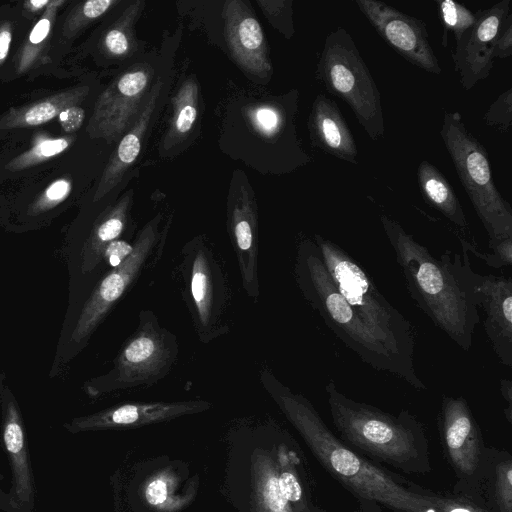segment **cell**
Masks as SVG:
<instances>
[{
    "instance_id": "20",
    "label": "cell",
    "mask_w": 512,
    "mask_h": 512,
    "mask_svg": "<svg viewBox=\"0 0 512 512\" xmlns=\"http://www.w3.org/2000/svg\"><path fill=\"white\" fill-rule=\"evenodd\" d=\"M489 512H512V458L506 451L489 448L485 463L470 485L455 489Z\"/></svg>"
},
{
    "instance_id": "15",
    "label": "cell",
    "mask_w": 512,
    "mask_h": 512,
    "mask_svg": "<svg viewBox=\"0 0 512 512\" xmlns=\"http://www.w3.org/2000/svg\"><path fill=\"white\" fill-rule=\"evenodd\" d=\"M210 408L211 403L205 400L122 403L92 414L75 417L64 423L63 427L72 434L133 428L200 413Z\"/></svg>"
},
{
    "instance_id": "25",
    "label": "cell",
    "mask_w": 512,
    "mask_h": 512,
    "mask_svg": "<svg viewBox=\"0 0 512 512\" xmlns=\"http://www.w3.org/2000/svg\"><path fill=\"white\" fill-rule=\"evenodd\" d=\"M173 117L165 138V144L171 146L181 141L192 130L198 116V85L189 78L183 82L173 97Z\"/></svg>"
},
{
    "instance_id": "10",
    "label": "cell",
    "mask_w": 512,
    "mask_h": 512,
    "mask_svg": "<svg viewBox=\"0 0 512 512\" xmlns=\"http://www.w3.org/2000/svg\"><path fill=\"white\" fill-rule=\"evenodd\" d=\"M317 76L330 94L350 107L371 140L384 137L379 89L352 36L343 27L326 36Z\"/></svg>"
},
{
    "instance_id": "43",
    "label": "cell",
    "mask_w": 512,
    "mask_h": 512,
    "mask_svg": "<svg viewBox=\"0 0 512 512\" xmlns=\"http://www.w3.org/2000/svg\"><path fill=\"white\" fill-rule=\"evenodd\" d=\"M51 0H29L23 5L24 9L29 13H36L43 8H46Z\"/></svg>"
},
{
    "instance_id": "41",
    "label": "cell",
    "mask_w": 512,
    "mask_h": 512,
    "mask_svg": "<svg viewBox=\"0 0 512 512\" xmlns=\"http://www.w3.org/2000/svg\"><path fill=\"white\" fill-rule=\"evenodd\" d=\"M12 41V26L9 22L0 25V66L6 60Z\"/></svg>"
},
{
    "instance_id": "28",
    "label": "cell",
    "mask_w": 512,
    "mask_h": 512,
    "mask_svg": "<svg viewBox=\"0 0 512 512\" xmlns=\"http://www.w3.org/2000/svg\"><path fill=\"white\" fill-rule=\"evenodd\" d=\"M299 458L292 452L285 456L282 469L277 476L279 489L293 512H321L306 494L304 480L299 476L296 464Z\"/></svg>"
},
{
    "instance_id": "32",
    "label": "cell",
    "mask_w": 512,
    "mask_h": 512,
    "mask_svg": "<svg viewBox=\"0 0 512 512\" xmlns=\"http://www.w3.org/2000/svg\"><path fill=\"white\" fill-rule=\"evenodd\" d=\"M116 0H89L78 3L68 14L63 26V35L73 37L91 22L104 15Z\"/></svg>"
},
{
    "instance_id": "36",
    "label": "cell",
    "mask_w": 512,
    "mask_h": 512,
    "mask_svg": "<svg viewBox=\"0 0 512 512\" xmlns=\"http://www.w3.org/2000/svg\"><path fill=\"white\" fill-rule=\"evenodd\" d=\"M432 503V512H489L462 496L443 494L424 488Z\"/></svg>"
},
{
    "instance_id": "16",
    "label": "cell",
    "mask_w": 512,
    "mask_h": 512,
    "mask_svg": "<svg viewBox=\"0 0 512 512\" xmlns=\"http://www.w3.org/2000/svg\"><path fill=\"white\" fill-rule=\"evenodd\" d=\"M0 406L2 442L12 474L8 494L18 512H33L36 489L25 425L18 401L8 386L2 388Z\"/></svg>"
},
{
    "instance_id": "26",
    "label": "cell",
    "mask_w": 512,
    "mask_h": 512,
    "mask_svg": "<svg viewBox=\"0 0 512 512\" xmlns=\"http://www.w3.org/2000/svg\"><path fill=\"white\" fill-rule=\"evenodd\" d=\"M145 2L134 1L122 12L119 19L105 32L102 38L104 51L112 57H128L136 49L134 26Z\"/></svg>"
},
{
    "instance_id": "39",
    "label": "cell",
    "mask_w": 512,
    "mask_h": 512,
    "mask_svg": "<svg viewBox=\"0 0 512 512\" xmlns=\"http://www.w3.org/2000/svg\"><path fill=\"white\" fill-rule=\"evenodd\" d=\"M59 122L65 132L77 131L83 124L85 111L78 105L64 109L59 115Z\"/></svg>"
},
{
    "instance_id": "38",
    "label": "cell",
    "mask_w": 512,
    "mask_h": 512,
    "mask_svg": "<svg viewBox=\"0 0 512 512\" xmlns=\"http://www.w3.org/2000/svg\"><path fill=\"white\" fill-rule=\"evenodd\" d=\"M512 54V12L506 17L494 42L493 56L504 59Z\"/></svg>"
},
{
    "instance_id": "31",
    "label": "cell",
    "mask_w": 512,
    "mask_h": 512,
    "mask_svg": "<svg viewBox=\"0 0 512 512\" xmlns=\"http://www.w3.org/2000/svg\"><path fill=\"white\" fill-rule=\"evenodd\" d=\"M435 4L444 30L442 45L446 48L448 32H452L455 43L458 42L475 24L476 14L464 5L452 0H436Z\"/></svg>"
},
{
    "instance_id": "24",
    "label": "cell",
    "mask_w": 512,
    "mask_h": 512,
    "mask_svg": "<svg viewBox=\"0 0 512 512\" xmlns=\"http://www.w3.org/2000/svg\"><path fill=\"white\" fill-rule=\"evenodd\" d=\"M417 179L424 200L460 230H466L465 213L445 176L429 161L422 160L417 169Z\"/></svg>"
},
{
    "instance_id": "1",
    "label": "cell",
    "mask_w": 512,
    "mask_h": 512,
    "mask_svg": "<svg viewBox=\"0 0 512 512\" xmlns=\"http://www.w3.org/2000/svg\"><path fill=\"white\" fill-rule=\"evenodd\" d=\"M259 380L321 466L361 507H374L379 512V505L394 512H432L424 487L381 468L345 445L305 396L292 391L267 368L261 369Z\"/></svg>"
},
{
    "instance_id": "11",
    "label": "cell",
    "mask_w": 512,
    "mask_h": 512,
    "mask_svg": "<svg viewBox=\"0 0 512 512\" xmlns=\"http://www.w3.org/2000/svg\"><path fill=\"white\" fill-rule=\"evenodd\" d=\"M439 429L446 456L459 480L455 489L470 485L479 475L489 448L463 396H443Z\"/></svg>"
},
{
    "instance_id": "33",
    "label": "cell",
    "mask_w": 512,
    "mask_h": 512,
    "mask_svg": "<svg viewBox=\"0 0 512 512\" xmlns=\"http://www.w3.org/2000/svg\"><path fill=\"white\" fill-rule=\"evenodd\" d=\"M247 114L253 127L268 138L278 136L287 125L286 109L279 105L256 106Z\"/></svg>"
},
{
    "instance_id": "2",
    "label": "cell",
    "mask_w": 512,
    "mask_h": 512,
    "mask_svg": "<svg viewBox=\"0 0 512 512\" xmlns=\"http://www.w3.org/2000/svg\"><path fill=\"white\" fill-rule=\"evenodd\" d=\"M380 221L415 304L456 345L470 350L480 316L475 293L477 272L468 251H446L435 257L395 220L381 215Z\"/></svg>"
},
{
    "instance_id": "35",
    "label": "cell",
    "mask_w": 512,
    "mask_h": 512,
    "mask_svg": "<svg viewBox=\"0 0 512 512\" xmlns=\"http://www.w3.org/2000/svg\"><path fill=\"white\" fill-rule=\"evenodd\" d=\"M457 237L464 249L471 251L476 257L485 261L490 267L502 268L510 266L512 263V238L500 240L489 246L492 253H481L465 238L458 235Z\"/></svg>"
},
{
    "instance_id": "6",
    "label": "cell",
    "mask_w": 512,
    "mask_h": 512,
    "mask_svg": "<svg viewBox=\"0 0 512 512\" xmlns=\"http://www.w3.org/2000/svg\"><path fill=\"white\" fill-rule=\"evenodd\" d=\"M313 240L347 303L378 335L418 390H426L415 368V337L410 321L381 294L366 271L343 248L319 234Z\"/></svg>"
},
{
    "instance_id": "40",
    "label": "cell",
    "mask_w": 512,
    "mask_h": 512,
    "mask_svg": "<svg viewBox=\"0 0 512 512\" xmlns=\"http://www.w3.org/2000/svg\"><path fill=\"white\" fill-rule=\"evenodd\" d=\"M146 500L153 506L163 504L168 496L167 482L162 478L152 480L145 491Z\"/></svg>"
},
{
    "instance_id": "18",
    "label": "cell",
    "mask_w": 512,
    "mask_h": 512,
    "mask_svg": "<svg viewBox=\"0 0 512 512\" xmlns=\"http://www.w3.org/2000/svg\"><path fill=\"white\" fill-rule=\"evenodd\" d=\"M478 308L484 312V329L502 364L512 366V279L476 273Z\"/></svg>"
},
{
    "instance_id": "7",
    "label": "cell",
    "mask_w": 512,
    "mask_h": 512,
    "mask_svg": "<svg viewBox=\"0 0 512 512\" xmlns=\"http://www.w3.org/2000/svg\"><path fill=\"white\" fill-rule=\"evenodd\" d=\"M193 329L203 344L233 327V290L221 252L205 236L187 241L174 272Z\"/></svg>"
},
{
    "instance_id": "8",
    "label": "cell",
    "mask_w": 512,
    "mask_h": 512,
    "mask_svg": "<svg viewBox=\"0 0 512 512\" xmlns=\"http://www.w3.org/2000/svg\"><path fill=\"white\" fill-rule=\"evenodd\" d=\"M179 350L176 335L160 324L152 310L143 309L111 368L85 381L82 389L89 397L97 398L116 391L151 387L170 374Z\"/></svg>"
},
{
    "instance_id": "30",
    "label": "cell",
    "mask_w": 512,
    "mask_h": 512,
    "mask_svg": "<svg viewBox=\"0 0 512 512\" xmlns=\"http://www.w3.org/2000/svg\"><path fill=\"white\" fill-rule=\"evenodd\" d=\"M74 141V137L41 138L31 148L13 158L5 168L16 172L36 166L63 153Z\"/></svg>"
},
{
    "instance_id": "29",
    "label": "cell",
    "mask_w": 512,
    "mask_h": 512,
    "mask_svg": "<svg viewBox=\"0 0 512 512\" xmlns=\"http://www.w3.org/2000/svg\"><path fill=\"white\" fill-rule=\"evenodd\" d=\"M72 191V182L69 178H59L51 182L26 207L23 217L26 221L24 228L40 225V220L63 203Z\"/></svg>"
},
{
    "instance_id": "12",
    "label": "cell",
    "mask_w": 512,
    "mask_h": 512,
    "mask_svg": "<svg viewBox=\"0 0 512 512\" xmlns=\"http://www.w3.org/2000/svg\"><path fill=\"white\" fill-rule=\"evenodd\" d=\"M152 70L143 66L115 79L98 97L87 126L91 138L117 140L138 118L148 95Z\"/></svg>"
},
{
    "instance_id": "23",
    "label": "cell",
    "mask_w": 512,
    "mask_h": 512,
    "mask_svg": "<svg viewBox=\"0 0 512 512\" xmlns=\"http://www.w3.org/2000/svg\"><path fill=\"white\" fill-rule=\"evenodd\" d=\"M89 90L88 86H76L30 104L13 107L0 118V129L42 125L58 116L64 109L81 103Z\"/></svg>"
},
{
    "instance_id": "27",
    "label": "cell",
    "mask_w": 512,
    "mask_h": 512,
    "mask_svg": "<svg viewBox=\"0 0 512 512\" xmlns=\"http://www.w3.org/2000/svg\"><path fill=\"white\" fill-rule=\"evenodd\" d=\"M66 1L51 0L45 8L41 18L32 28L26 42L22 46L17 61L16 70L24 73L30 69L41 55L46 39L49 37L57 12Z\"/></svg>"
},
{
    "instance_id": "21",
    "label": "cell",
    "mask_w": 512,
    "mask_h": 512,
    "mask_svg": "<svg viewBox=\"0 0 512 512\" xmlns=\"http://www.w3.org/2000/svg\"><path fill=\"white\" fill-rule=\"evenodd\" d=\"M308 128L314 146L340 160L357 164L358 150L353 134L331 98L324 94L315 98Z\"/></svg>"
},
{
    "instance_id": "13",
    "label": "cell",
    "mask_w": 512,
    "mask_h": 512,
    "mask_svg": "<svg viewBox=\"0 0 512 512\" xmlns=\"http://www.w3.org/2000/svg\"><path fill=\"white\" fill-rule=\"evenodd\" d=\"M355 4L381 38L405 60L432 74L442 72L424 21L381 1L355 0Z\"/></svg>"
},
{
    "instance_id": "44",
    "label": "cell",
    "mask_w": 512,
    "mask_h": 512,
    "mask_svg": "<svg viewBox=\"0 0 512 512\" xmlns=\"http://www.w3.org/2000/svg\"><path fill=\"white\" fill-rule=\"evenodd\" d=\"M0 510L3 512H18L12 505L9 494L5 493L0 486Z\"/></svg>"
},
{
    "instance_id": "37",
    "label": "cell",
    "mask_w": 512,
    "mask_h": 512,
    "mask_svg": "<svg viewBox=\"0 0 512 512\" xmlns=\"http://www.w3.org/2000/svg\"><path fill=\"white\" fill-rule=\"evenodd\" d=\"M134 250V240L119 238L110 242L102 256V274L106 271L120 266L127 260Z\"/></svg>"
},
{
    "instance_id": "42",
    "label": "cell",
    "mask_w": 512,
    "mask_h": 512,
    "mask_svg": "<svg viewBox=\"0 0 512 512\" xmlns=\"http://www.w3.org/2000/svg\"><path fill=\"white\" fill-rule=\"evenodd\" d=\"M500 392L503 399L507 402L505 409L506 418L509 423L512 422V382L509 379L500 380Z\"/></svg>"
},
{
    "instance_id": "17",
    "label": "cell",
    "mask_w": 512,
    "mask_h": 512,
    "mask_svg": "<svg viewBox=\"0 0 512 512\" xmlns=\"http://www.w3.org/2000/svg\"><path fill=\"white\" fill-rule=\"evenodd\" d=\"M227 230L246 295L256 302L260 297L259 234L255 202L240 188L227 211Z\"/></svg>"
},
{
    "instance_id": "34",
    "label": "cell",
    "mask_w": 512,
    "mask_h": 512,
    "mask_svg": "<svg viewBox=\"0 0 512 512\" xmlns=\"http://www.w3.org/2000/svg\"><path fill=\"white\" fill-rule=\"evenodd\" d=\"M484 122L500 132H508L512 125V89L501 93L483 116Z\"/></svg>"
},
{
    "instance_id": "4",
    "label": "cell",
    "mask_w": 512,
    "mask_h": 512,
    "mask_svg": "<svg viewBox=\"0 0 512 512\" xmlns=\"http://www.w3.org/2000/svg\"><path fill=\"white\" fill-rule=\"evenodd\" d=\"M162 215L150 219L134 238V250L120 266L106 271L83 298L69 307L49 376H57L88 345L92 335L144 272L164 253L171 218L160 228Z\"/></svg>"
},
{
    "instance_id": "19",
    "label": "cell",
    "mask_w": 512,
    "mask_h": 512,
    "mask_svg": "<svg viewBox=\"0 0 512 512\" xmlns=\"http://www.w3.org/2000/svg\"><path fill=\"white\" fill-rule=\"evenodd\" d=\"M224 35L235 61L247 72L266 77L271 71L263 30L252 10L241 0L223 8Z\"/></svg>"
},
{
    "instance_id": "3",
    "label": "cell",
    "mask_w": 512,
    "mask_h": 512,
    "mask_svg": "<svg viewBox=\"0 0 512 512\" xmlns=\"http://www.w3.org/2000/svg\"><path fill=\"white\" fill-rule=\"evenodd\" d=\"M327 403L339 439L374 464L408 474L431 472L428 441L422 423L408 411L398 415L347 397L330 381Z\"/></svg>"
},
{
    "instance_id": "22",
    "label": "cell",
    "mask_w": 512,
    "mask_h": 512,
    "mask_svg": "<svg viewBox=\"0 0 512 512\" xmlns=\"http://www.w3.org/2000/svg\"><path fill=\"white\" fill-rule=\"evenodd\" d=\"M161 88L162 81L159 79L150 89L138 118L122 137L110 157L95 190L93 202H99L118 185L138 158L145 134L157 106Z\"/></svg>"
},
{
    "instance_id": "9",
    "label": "cell",
    "mask_w": 512,
    "mask_h": 512,
    "mask_svg": "<svg viewBox=\"0 0 512 512\" xmlns=\"http://www.w3.org/2000/svg\"><path fill=\"white\" fill-rule=\"evenodd\" d=\"M440 136L489 241L512 238V208L492 177L488 154L468 131L460 113L445 111Z\"/></svg>"
},
{
    "instance_id": "14",
    "label": "cell",
    "mask_w": 512,
    "mask_h": 512,
    "mask_svg": "<svg viewBox=\"0 0 512 512\" xmlns=\"http://www.w3.org/2000/svg\"><path fill=\"white\" fill-rule=\"evenodd\" d=\"M511 3V0H501L490 8L478 10L473 27L455 43L452 51L454 69L465 90L472 89L478 81L489 76L494 63V42L512 12Z\"/></svg>"
},
{
    "instance_id": "5",
    "label": "cell",
    "mask_w": 512,
    "mask_h": 512,
    "mask_svg": "<svg viewBox=\"0 0 512 512\" xmlns=\"http://www.w3.org/2000/svg\"><path fill=\"white\" fill-rule=\"evenodd\" d=\"M293 271L305 300L350 350L372 368L395 375L418 390L414 380L378 335L342 296L314 240L305 238L299 242Z\"/></svg>"
}]
</instances>
